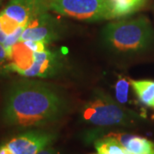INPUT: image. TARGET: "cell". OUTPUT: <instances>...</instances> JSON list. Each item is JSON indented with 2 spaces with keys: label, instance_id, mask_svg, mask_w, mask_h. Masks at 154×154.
Returning <instances> with one entry per match:
<instances>
[{
  "label": "cell",
  "instance_id": "obj_1",
  "mask_svg": "<svg viewBox=\"0 0 154 154\" xmlns=\"http://www.w3.org/2000/svg\"><path fill=\"white\" fill-rule=\"evenodd\" d=\"M66 110V102L54 88L44 82L22 80L6 93L2 120L17 128L42 127L57 121Z\"/></svg>",
  "mask_w": 154,
  "mask_h": 154
},
{
  "label": "cell",
  "instance_id": "obj_2",
  "mask_svg": "<svg viewBox=\"0 0 154 154\" xmlns=\"http://www.w3.org/2000/svg\"><path fill=\"white\" fill-rule=\"evenodd\" d=\"M103 41L111 49L132 52L146 49L152 42L154 33L146 17L110 22L102 30Z\"/></svg>",
  "mask_w": 154,
  "mask_h": 154
},
{
  "label": "cell",
  "instance_id": "obj_3",
  "mask_svg": "<svg viewBox=\"0 0 154 154\" xmlns=\"http://www.w3.org/2000/svg\"><path fill=\"white\" fill-rule=\"evenodd\" d=\"M83 122L99 127H130L136 124L138 116L102 91H95L81 110Z\"/></svg>",
  "mask_w": 154,
  "mask_h": 154
},
{
  "label": "cell",
  "instance_id": "obj_4",
  "mask_svg": "<svg viewBox=\"0 0 154 154\" xmlns=\"http://www.w3.org/2000/svg\"><path fill=\"white\" fill-rule=\"evenodd\" d=\"M41 11L38 0H10L0 12V43L7 49L18 42L28 22Z\"/></svg>",
  "mask_w": 154,
  "mask_h": 154
},
{
  "label": "cell",
  "instance_id": "obj_5",
  "mask_svg": "<svg viewBox=\"0 0 154 154\" xmlns=\"http://www.w3.org/2000/svg\"><path fill=\"white\" fill-rule=\"evenodd\" d=\"M38 4L42 11L81 21L114 19L110 0H38Z\"/></svg>",
  "mask_w": 154,
  "mask_h": 154
},
{
  "label": "cell",
  "instance_id": "obj_6",
  "mask_svg": "<svg viewBox=\"0 0 154 154\" xmlns=\"http://www.w3.org/2000/svg\"><path fill=\"white\" fill-rule=\"evenodd\" d=\"M57 138L56 133L32 129L12 136L0 143V154H36L51 146Z\"/></svg>",
  "mask_w": 154,
  "mask_h": 154
},
{
  "label": "cell",
  "instance_id": "obj_7",
  "mask_svg": "<svg viewBox=\"0 0 154 154\" xmlns=\"http://www.w3.org/2000/svg\"><path fill=\"white\" fill-rule=\"evenodd\" d=\"M61 24L49 11L38 12L24 28L19 41L31 40L50 44L60 37Z\"/></svg>",
  "mask_w": 154,
  "mask_h": 154
},
{
  "label": "cell",
  "instance_id": "obj_8",
  "mask_svg": "<svg viewBox=\"0 0 154 154\" xmlns=\"http://www.w3.org/2000/svg\"><path fill=\"white\" fill-rule=\"evenodd\" d=\"M63 68V58L59 51L46 49L35 51L32 65L22 74L25 77L50 78L58 75Z\"/></svg>",
  "mask_w": 154,
  "mask_h": 154
},
{
  "label": "cell",
  "instance_id": "obj_9",
  "mask_svg": "<svg viewBox=\"0 0 154 154\" xmlns=\"http://www.w3.org/2000/svg\"><path fill=\"white\" fill-rule=\"evenodd\" d=\"M6 50L8 52L10 72H16L22 75L32 65L35 51L30 49L25 41H18Z\"/></svg>",
  "mask_w": 154,
  "mask_h": 154
},
{
  "label": "cell",
  "instance_id": "obj_10",
  "mask_svg": "<svg viewBox=\"0 0 154 154\" xmlns=\"http://www.w3.org/2000/svg\"><path fill=\"white\" fill-rule=\"evenodd\" d=\"M105 135L115 138L133 154H154L153 142L146 138L125 133H109Z\"/></svg>",
  "mask_w": 154,
  "mask_h": 154
},
{
  "label": "cell",
  "instance_id": "obj_11",
  "mask_svg": "<svg viewBox=\"0 0 154 154\" xmlns=\"http://www.w3.org/2000/svg\"><path fill=\"white\" fill-rule=\"evenodd\" d=\"M130 83L140 103L154 110V81L130 80Z\"/></svg>",
  "mask_w": 154,
  "mask_h": 154
},
{
  "label": "cell",
  "instance_id": "obj_12",
  "mask_svg": "<svg viewBox=\"0 0 154 154\" xmlns=\"http://www.w3.org/2000/svg\"><path fill=\"white\" fill-rule=\"evenodd\" d=\"M97 154H133L115 138L105 135L94 142Z\"/></svg>",
  "mask_w": 154,
  "mask_h": 154
},
{
  "label": "cell",
  "instance_id": "obj_13",
  "mask_svg": "<svg viewBox=\"0 0 154 154\" xmlns=\"http://www.w3.org/2000/svg\"><path fill=\"white\" fill-rule=\"evenodd\" d=\"M139 0H115L112 1V11L114 19L129 16L143 5Z\"/></svg>",
  "mask_w": 154,
  "mask_h": 154
},
{
  "label": "cell",
  "instance_id": "obj_14",
  "mask_svg": "<svg viewBox=\"0 0 154 154\" xmlns=\"http://www.w3.org/2000/svg\"><path fill=\"white\" fill-rule=\"evenodd\" d=\"M131 86L130 80L125 77H120L115 85V94L116 101L121 104H126L128 100L129 87Z\"/></svg>",
  "mask_w": 154,
  "mask_h": 154
},
{
  "label": "cell",
  "instance_id": "obj_15",
  "mask_svg": "<svg viewBox=\"0 0 154 154\" xmlns=\"http://www.w3.org/2000/svg\"><path fill=\"white\" fill-rule=\"evenodd\" d=\"M10 72L9 58L6 48L0 43V75H6Z\"/></svg>",
  "mask_w": 154,
  "mask_h": 154
},
{
  "label": "cell",
  "instance_id": "obj_16",
  "mask_svg": "<svg viewBox=\"0 0 154 154\" xmlns=\"http://www.w3.org/2000/svg\"><path fill=\"white\" fill-rule=\"evenodd\" d=\"M36 154H61L60 152L57 149L54 148L51 146H48L46 147H45L42 150H40Z\"/></svg>",
  "mask_w": 154,
  "mask_h": 154
},
{
  "label": "cell",
  "instance_id": "obj_17",
  "mask_svg": "<svg viewBox=\"0 0 154 154\" xmlns=\"http://www.w3.org/2000/svg\"><path fill=\"white\" fill-rule=\"evenodd\" d=\"M139 1H140V2H141V3H142V4H144V3H145V1H146V0H139Z\"/></svg>",
  "mask_w": 154,
  "mask_h": 154
},
{
  "label": "cell",
  "instance_id": "obj_18",
  "mask_svg": "<svg viewBox=\"0 0 154 154\" xmlns=\"http://www.w3.org/2000/svg\"><path fill=\"white\" fill-rule=\"evenodd\" d=\"M110 1H111V2H112V1H115V0H110Z\"/></svg>",
  "mask_w": 154,
  "mask_h": 154
},
{
  "label": "cell",
  "instance_id": "obj_19",
  "mask_svg": "<svg viewBox=\"0 0 154 154\" xmlns=\"http://www.w3.org/2000/svg\"><path fill=\"white\" fill-rule=\"evenodd\" d=\"M0 4H1V0H0Z\"/></svg>",
  "mask_w": 154,
  "mask_h": 154
},
{
  "label": "cell",
  "instance_id": "obj_20",
  "mask_svg": "<svg viewBox=\"0 0 154 154\" xmlns=\"http://www.w3.org/2000/svg\"><path fill=\"white\" fill-rule=\"evenodd\" d=\"M94 154H95V153H94ZM96 154H97V153H96Z\"/></svg>",
  "mask_w": 154,
  "mask_h": 154
}]
</instances>
